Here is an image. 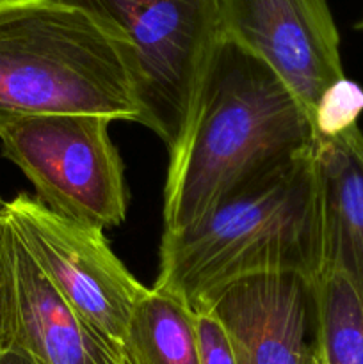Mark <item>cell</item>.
I'll use <instances>...</instances> for the list:
<instances>
[{"label": "cell", "instance_id": "6da1fadb", "mask_svg": "<svg viewBox=\"0 0 363 364\" xmlns=\"http://www.w3.org/2000/svg\"><path fill=\"white\" fill-rule=\"evenodd\" d=\"M315 132L295 92L224 38L203 77L164 187V231L205 215L238 188L312 151Z\"/></svg>", "mask_w": 363, "mask_h": 364}, {"label": "cell", "instance_id": "7a4b0ae2", "mask_svg": "<svg viewBox=\"0 0 363 364\" xmlns=\"http://www.w3.org/2000/svg\"><path fill=\"white\" fill-rule=\"evenodd\" d=\"M322 274V226L312 151L238 188L205 215L164 231L153 288L194 313L237 281L263 274Z\"/></svg>", "mask_w": 363, "mask_h": 364}, {"label": "cell", "instance_id": "3957f363", "mask_svg": "<svg viewBox=\"0 0 363 364\" xmlns=\"http://www.w3.org/2000/svg\"><path fill=\"white\" fill-rule=\"evenodd\" d=\"M84 112L141 123L116 32L57 0H0V121Z\"/></svg>", "mask_w": 363, "mask_h": 364}, {"label": "cell", "instance_id": "277c9868", "mask_svg": "<svg viewBox=\"0 0 363 364\" xmlns=\"http://www.w3.org/2000/svg\"><path fill=\"white\" fill-rule=\"evenodd\" d=\"M116 32L128 50L141 124L169 148L187 132L210 59L223 39L217 0H57Z\"/></svg>", "mask_w": 363, "mask_h": 364}, {"label": "cell", "instance_id": "5b68a950", "mask_svg": "<svg viewBox=\"0 0 363 364\" xmlns=\"http://www.w3.org/2000/svg\"><path fill=\"white\" fill-rule=\"evenodd\" d=\"M110 123L84 112L13 117L0 121V142L46 208L103 231L127 219L123 162L110 141Z\"/></svg>", "mask_w": 363, "mask_h": 364}, {"label": "cell", "instance_id": "8992f818", "mask_svg": "<svg viewBox=\"0 0 363 364\" xmlns=\"http://www.w3.org/2000/svg\"><path fill=\"white\" fill-rule=\"evenodd\" d=\"M6 212L57 294L91 329L123 343L135 306L149 288L128 272L103 231L73 223L27 194L6 201Z\"/></svg>", "mask_w": 363, "mask_h": 364}, {"label": "cell", "instance_id": "52a82bcc", "mask_svg": "<svg viewBox=\"0 0 363 364\" xmlns=\"http://www.w3.org/2000/svg\"><path fill=\"white\" fill-rule=\"evenodd\" d=\"M221 31L265 63L312 119L330 85L345 77L327 0H217Z\"/></svg>", "mask_w": 363, "mask_h": 364}, {"label": "cell", "instance_id": "ba28073f", "mask_svg": "<svg viewBox=\"0 0 363 364\" xmlns=\"http://www.w3.org/2000/svg\"><path fill=\"white\" fill-rule=\"evenodd\" d=\"M206 309L223 323L237 364H312L317 281L263 274L224 288Z\"/></svg>", "mask_w": 363, "mask_h": 364}, {"label": "cell", "instance_id": "9c48e42d", "mask_svg": "<svg viewBox=\"0 0 363 364\" xmlns=\"http://www.w3.org/2000/svg\"><path fill=\"white\" fill-rule=\"evenodd\" d=\"M320 196L322 274L349 281L363 301V132L358 124L313 146Z\"/></svg>", "mask_w": 363, "mask_h": 364}, {"label": "cell", "instance_id": "30bf717a", "mask_svg": "<svg viewBox=\"0 0 363 364\" xmlns=\"http://www.w3.org/2000/svg\"><path fill=\"white\" fill-rule=\"evenodd\" d=\"M16 341L38 364H96L93 329L57 294L14 231Z\"/></svg>", "mask_w": 363, "mask_h": 364}, {"label": "cell", "instance_id": "8fae6325", "mask_svg": "<svg viewBox=\"0 0 363 364\" xmlns=\"http://www.w3.org/2000/svg\"><path fill=\"white\" fill-rule=\"evenodd\" d=\"M123 347L134 364H201L196 313L182 299L149 288L135 306Z\"/></svg>", "mask_w": 363, "mask_h": 364}, {"label": "cell", "instance_id": "7c38bea8", "mask_svg": "<svg viewBox=\"0 0 363 364\" xmlns=\"http://www.w3.org/2000/svg\"><path fill=\"white\" fill-rule=\"evenodd\" d=\"M317 364H363V301L345 277L317 279Z\"/></svg>", "mask_w": 363, "mask_h": 364}, {"label": "cell", "instance_id": "4fadbf2b", "mask_svg": "<svg viewBox=\"0 0 363 364\" xmlns=\"http://www.w3.org/2000/svg\"><path fill=\"white\" fill-rule=\"evenodd\" d=\"M363 112V89L344 77L322 92L312 114L315 139H327L358 124Z\"/></svg>", "mask_w": 363, "mask_h": 364}, {"label": "cell", "instance_id": "5bb4252c", "mask_svg": "<svg viewBox=\"0 0 363 364\" xmlns=\"http://www.w3.org/2000/svg\"><path fill=\"white\" fill-rule=\"evenodd\" d=\"M16 340V288L13 256L0 238V352L13 347Z\"/></svg>", "mask_w": 363, "mask_h": 364}, {"label": "cell", "instance_id": "9a60e30c", "mask_svg": "<svg viewBox=\"0 0 363 364\" xmlns=\"http://www.w3.org/2000/svg\"><path fill=\"white\" fill-rule=\"evenodd\" d=\"M196 331L201 364H237L230 338L223 323L210 309L196 313Z\"/></svg>", "mask_w": 363, "mask_h": 364}, {"label": "cell", "instance_id": "2e32d148", "mask_svg": "<svg viewBox=\"0 0 363 364\" xmlns=\"http://www.w3.org/2000/svg\"><path fill=\"white\" fill-rule=\"evenodd\" d=\"M93 355L96 364H134L128 358L123 343L110 340L93 329Z\"/></svg>", "mask_w": 363, "mask_h": 364}, {"label": "cell", "instance_id": "e0dca14e", "mask_svg": "<svg viewBox=\"0 0 363 364\" xmlns=\"http://www.w3.org/2000/svg\"><path fill=\"white\" fill-rule=\"evenodd\" d=\"M0 364H38V363H36L34 359L23 350V348L13 345V347L0 352Z\"/></svg>", "mask_w": 363, "mask_h": 364}, {"label": "cell", "instance_id": "ac0fdd59", "mask_svg": "<svg viewBox=\"0 0 363 364\" xmlns=\"http://www.w3.org/2000/svg\"><path fill=\"white\" fill-rule=\"evenodd\" d=\"M354 28H356V31H362L363 32V14H362V18H359V20L356 21Z\"/></svg>", "mask_w": 363, "mask_h": 364}, {"label": "cell", "instance_id": "d6986e66", "mask_svg": "<svg viewBox=\"0 0 363 364\" xmlns=\"http://www.w3.org/2000/svg\"><path fill=\"white\" fill-rule=\"evenodd\" d=\"M312 364H317V359L315 358H313V363Z\"/></svg>", "mask_w": 363, "mask_h": 364}]
</instances>
